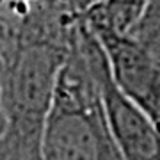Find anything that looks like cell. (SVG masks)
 Masks as SVG:
<instances>
[{
    "instance_id": "cell-3",
    "label": "cell",
    "mask_w": 160,
    "mask_h": 160,
    "mask_svg": "<svg viewBox=\"0 0 160 160\" xmlns=\"http://www.w3.org/2000/svg\"><path fill=\"white\" fill-rule=\"evenodd\" d=\"M84 23V22H82ZM86 25V23H84ZM87 27V25H86ZM87 30L102 48L114 84L158 125L160 119V57L158 46L109 29Z\"/></svg>"
},
{
    "instance_id": "cell-2",
    "label": "cell",
    "mask_w": 160,
    "mask_h": 160,
    "mask_svg": "<svg viewBox=\"0 0 160 160\" xmlns=\"http://www.w3.org/2000/svg\"><path fill=\"white\" fill-rule=\"evenodd\" d=\"M77 36L96 84L103 119L121 160H160L158 125L114 84L102 48L84 23Z\"/></svg>"
},
{
    "instance_id": "cell-4",
    "label": "cell",
    "mask_w": 160,
    "mask_h": 160,
    "mask_svg": "<svg viewBox=\"0 0 160 160\" xmlns=\"http://www.w3.org/2000/svg\"><path fill=\"white\" fill-rule=\"evenodd\" d=\"M6 114H4V105H2V89H0V142L4 141V135H6Z\"/></svg>"
},
{
    "instance_id": "cell-1",
    "label": "cell",
    "mask_w": 160,
    "mask_h": 160,
    "mask_svg": "<svg viewBox=\"0 0 160 160\" xmlns=\"http://www.w3.org/2000/svg\"><path fill=\"white\" fill-rule=\"evenodd\" d=\"M39 160H121L103 119L77 23L43 123Z\"/></svg>"
}]
</instances>
